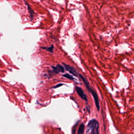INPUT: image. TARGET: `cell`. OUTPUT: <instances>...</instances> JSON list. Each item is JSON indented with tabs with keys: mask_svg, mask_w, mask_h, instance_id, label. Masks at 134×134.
<instances>
[{
	"mask_svg": "<svg viewBox=\"0 0 134 134\" xmlns=\"http://www.w3.org/2000/svg\"><path fill=\"white\" fill-rule=\"evenodd\" d=\"M99 123L96 119H92L88 123L87 133L89 134H99Z\"/></svg>",
	"mask_w": 134,
	"mask_h": 134,
	"instance_id": "2",
	"label": "cell"
},
{
	"mask_svg": "<svg viewBox=\"0 0 134 134\" xmlns=\"http://www.w3.org/2000/svg\"><path fill=\"white\" fill-rule=\"evenodd\" d=\"M76 90L78 95L80 96V97L82 99L85 101H87V97L84 92L83 90H82L81 87H76Z\"/></svg>",
	"mask_w": 134,
	"mask_h": 134,
	"instance_id": "3",
	"label": "cell"
},
{
	"mask_svg": "<svg viewBox=\"0 0 134 134\" xmlns=\"http://www.w3.org/2000/svg\"><path fill=\"white\" fill-rule=\"evenodd\" d=\"M79 76H80V77L82 80V81L83 82L84 84L85 85V87L87 89V90L91 93L92 95L93 96L94 100L95 102L96 107L97 108L98 111H99L100 110V104H99V100H98V98L97 94L95 92V91H94V90L92 89L91 87H90L89 83L87 81V80L81 74H79Z\"/></svg>",
	"mask_w": 134,
	"mask_h": 134,
	"instance_id": "1",
	"label": "cell"
},
{
	"mask_svg": "<svg viewBox=\"0 0 134 134\" xmlns=\"http://www.w3.org/2000/svg\"><path fill=\"white\" fill-rule=\"evenodd\" d=\"M52 67L54 72L55 73H58L59 72H64V67L59 64L57 65L56 67L52 66Z\"/></svg>",
	"mask_w": 134,
	"mask_h": 134,
	"instance_id": "5",
	"label": "cell"
},
{
	"mask_svg": "<svg viewBox=\"0 0 134 134\" xmlns=\"http://www.w3.org/2000/svg\"><path fill=\"white\" fill-rule=\"evenodd\" d=\"M42 49H46V51H48L50 52H53V50L54 49V46L53 45H52L50 47H42Z\"/></svg>",
	"mask_w": 134,
	"mask_h": 134,
	"instance_id": "8",
	"label": "cell"
},
{
	"mask_svg": "<svg viewBox=\"0 0 134 134\" xmlns=\"http://www.w3.org/2000/svg\"><path fill=\"white\" fill-rule=\"evenodd\" d=\"M63 76L64 77L66 78L69 79L73 80L74 79L72 76L70 75V74H64V75H63Z\"/></svg>",
	"mask_w": 134,
	"mask_h": 134,
	"instance_id": "9",
	"label": "cell"
},
{
	"mask_svg": "<svg viewBox=\"0 0 134 134\" xmlns=\"http://www.w3.org/2000/svg\"><path fill=\"white\" fill-rule=\"evenodd\" d=\"M85 129V125L84 123H82L80 126L78 131V134H84Z\"/></svg>",
	"mask_w": 134,
	"mask_h": 134,
	"instance_id": "7",
	"label": "cell"
},
{
	"mask_svg": "<svg viewBox=\"0 0 134 134\" xmlns=\"http://www.w3.org/2000/svg\"><path fill=\"white\" fill-rule=\"evenodd\" d=\"M63 65L64 66L65 68H66L67 70L70 73L73 74V75L75 76H78L77 72L76 71V70L73 67L71 66L70 65H68L66 64L63 63Z\"/></svg>",
	"mask_w": 134,
	"mask_h": 134,
	"instance_id": "4",
	"label": "cell"
},
{
	"mask_svg": "<svg viewBox=\"0 0 134 134\" xmlns=\"http://www.w3.org/2000/svg\"><path fill=\"white\" fill-rule=\"evenodd\" d=\"M24 2L25 4L27 6V9L29 11V13L30 14V17L31 20H33L34 16L35 13L33 11V10L32 9L30 6L29 5V4L28 3L27 1H25V0H24Z\"/></svg>",
	"mask_w": 134,
	"mask_h": 134,
	"instance_id": "6",
	"label": "cell"
},
{
	"mask_svg": "<svg viewBox=\"0 0 134 134\" xmlns=\"http://www.w3.org/2000/svg\"><path fill=\"white\" fill-rule=\"evenodd\" d=\"M77 123L75 125H74V126L73 127L72 130L73 134H75L76 131V127H77Z\"/></svg>",
	"mask_w": 134,
	"mask_h": 134,
	"instance_id": "10",
	"label": "cell"
},
{
	"mask_svg": "<svg viewBox=\"0 0 134 134\" xmlns=\"http://www.w3.org/2000/svg\"><path fill=\"white\" fill-rule=\"evenodd\" d=\"M63 85V84H57V85H55V86H53L52 88H57L58 87H60L61 86H62Z\"/></svg>",
	"mask_w": 134,
	"mask_h": 134,
	"instance_id": "11",
	"label": "cell"
}]
</instances>
